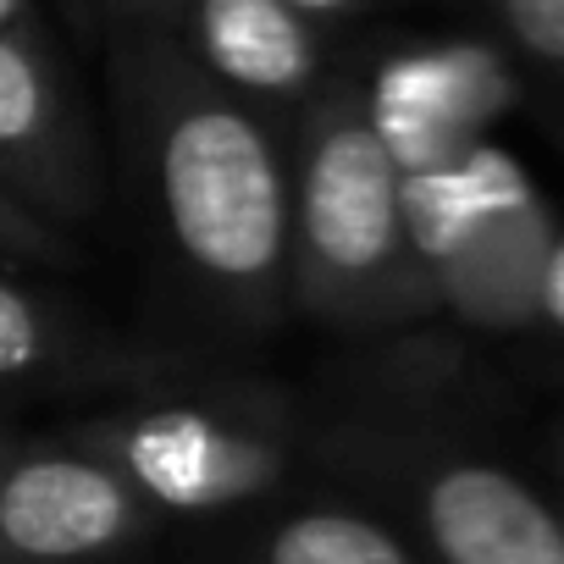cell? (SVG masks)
I'll return each mask as SVG.
<instances>
[{
	"label": "cell",
	"mask_w": 564,
	"mask_h": 564,
	"mask_svg": "<svg viewBox=\"0 0 564 564\" xmlns=\"http://www.w3.org/2000/svg\"><path fill=\"white\" fill-rule=\"evenodd\" d=\"M161 194L177 243L216 276H265L282 254V172L265 133L216 100L183 106L161 139Z\"/></svg>",
	"instance_id": "6da1fadb"
},
{
	"label": "cell",
	"mask_w": 564,
	"mask_h": 564,
	"mask_svg": "<svg viewBox=\"0 0 564 564\" xmlns=\"http://www.w3.org/2000/svg\"><path fill=\"white\" fill-rule=\"evenodd\" d=\"M399 155L371 122L322 133L305 172V238L333 271H377L404 227Z\"/></svg>",
	"instance_id": "7a4b0ae2"
},
{
	"label": "cell",
	"mask_w": 564,
	"mask_h": 564,
	"mask_svg": "<svg viewBox=\"0 0 564 564\" xmlns=\"http://www.w3.org/2000/svg\"><path fill=\"white\" fill-rule=\"evenodd\" d=\"M426 520L448 564H564L558 520L503 470L459 465L432 481Z\"/></svg>",
	"instance_id": "3957f363"
},
{
	"label": "cell",
	"mask_w": 564,
	"mask_h": 564,
	"mask_svg": "<svg viewBox=\"0 0 564 564\" xmlns=\"http://www.w3.org/2000/svg\"><path fill=\"white\" fill-rule=\"evenodd\" d=\"M128 514L122 481L78 459L23 465L0 487V536L29 558H84L117 542Z\"/></svg>",
	"instance_id": "277c9868"
},
{
	"label": "cell",
	"mask_w": 564,
	"mask_h": 564,
	"mask_svg": "<svg viewBox=\"0 0 564 564\" xmlns=\"http://www.w3.org/2000/svg\"><path fill=\"white\" fill-rule=\"evenodd\" d=\"M199 45L210 67L243 89H300L316 67V40L289 0H199Z\"/></svg>",
	"instance_id": "5b68a950"
},
{
	"label": "cell",
	"mask_w": 564,
	"mask_h": 564,
	"mask_svg": "<svg viewBox=\"0 0 564 564\" xmlns=\"http://www.w3.org/2000/svg\"><path fill=\"white\" fill-rule=\"evenodd\" d=\"M520 188L509 177L503 161H470L465 172H421L399 188V210L410 216L415 238L426 254H454L476 238V227L487 216H498L503 205H514Z\"/></svg>",
	"instance_id": "8992f818"
},
{
	"label": "cell",
	"mask_w": 564,
	"mask_h": 564,
	"mask_svg": "<svg viewBox=\"0 0 564 564\" xmlns=\"http://www.w3.org/2000/svg\"><path fill=\"white\" fill-rule=\"evenodd\" d=\"M56 133V89L40 56L0 29V155H29Z\"/></svg>",
	"instance_id": "52a82bcc"
},
{
	"label": "cell",
	"mask_w": 564,
	"mask_h": 564,
	"mask_svg": "<svg viewBox=\"0 0 564 564\" xmlns=\"http://www.w3.org/2000/svg\"><path fill=\"white\" fill-rule=\"evenodd\" d=\"M271 564H404L399 542L355 514H305L282 525L271 542Z\"/></svg>",
	"instance_id": "ba28073f"
},
{
	"label": "cell",
	"mask_w": 564,
	"mask_h": 564,
	"mask_svg": "<svg viewBox=\"0 0 564 564\" xmlns=\"http://www.w3.org/2000/svg\"><path fill=\"white\" fill-rule=\"evenodd\" d=\"M139 470L172 498H210V432L194 421H161L139 437Z\"/></svg>",
	"instance_id": "9c48e42d"
},
{
	"label": "cell",
	"mask_w": 564,
	"mask_h": 564,
	"mask_svg": "<svg viewBox=\"0 0 564 564\" xmlns=\"http://www.w3.org/2000/svg\"><path fill=\"white\" fill-rule=\"evenodd\" d=\"M514 40L547 62H564V0H503Z\"/></svg>",
	"instance_id": "30bf717a"
},
{
	"label": "cell",
	"mask_w": 564,
	"mask_h": 564,
	"mask_svg": "<svg viewBox=\"0 0 564 564\" xmlns=\"http://www.w3.org/2000/svg\"><path fill=\"white\" fill-rule=\"evenodd\" d=\"M34 360H40V322L7 282H0V377H12Z\"/></svg>",
	"instance_id": "8fae6325"
},
{
	"label": "cell",
	"mask_w": 564,
	"mask_h": 564,
	"mask_svg": "<svg viewBox=\"0 0 564 564\" xmlns=\"http://www.w3.org/2000/svg\"><path fill=\"white\" fill-rule=\"evenodd\" d=\"M542 311L564 327V243L547 254V265H542Z\"/></svg>",
	"instance_id": "7c38bea8"
},
{
	"label": "cell",
	"mask_w": 564,
	"mask_h": 564,
	"mask_svg": "<svg viewBox=\"0 0 564 564\" xmlns=\"http://www.w3.org/2000/svg\"><path fill=\"white\" fill-rule=\"evenodd\" d=\"M18 12H23V0H0V29H7Z\"/></svg>",
	"instance_id": "4fadbf2b"
}]
</instances>
